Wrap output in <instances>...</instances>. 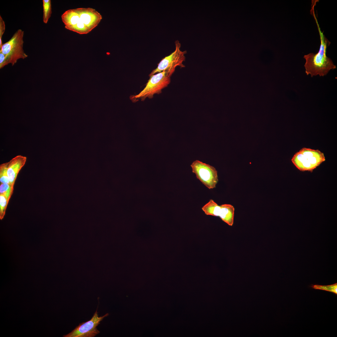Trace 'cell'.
Masks as SVG:
<instances>
[{
  "instance_id": "8fae6325",
  "label": "cell",
  "mask_w": 337,
  "mask_h": 337,
  "mask_svg": "<svg viewBox=\"0 0 337 337\" xmlns=\"http://www.w3.org/2000/svg\"><path fill=\"white\" fill-rule=\"evenodd\" d=\"M43 20L46 24L51 17L52 13L51 1V0H43Z\"/></svg>"
},
{
  "instance_id": "9a60e30c",
  "label": "cell",
  "mask_w": 337,
  "mask_h": 337,
  "mask_svg": "<svg viewBox=\"0 0 337 337\" xmlns=\"http://www.w3.org/2000/svg\"><path fill=\"white\" fill-rule=\"evenodd\" d=\"M311 287L315 289H320L327 291H329L333 292L336 295L337 294V283L334 284L327 286L314 285H312Z\"/></svg>"
},
{
  "instance_id": "ba28073f",
  "label": "cell",
  "mask_w": 337,
  "mask_h": 337,
  "mask_svg": "<svg viewBox=\"0 0 337 337\" xmlns=\"http://www.w3.org/2000/svg\"><path fill=\"white\" fill-rule=\"evenodd\" d=\"M202 209L207 215L219 217L229 225H233L235 209L231 204L219 205L213 200L210 199Z\"/></svg>"
},
{
  "instance_id": "5b68a950",
  "label": "cell",
  "mask_w": 337,
  "mask_h": 337,
  "mask_svg": "<svg viewBox=\"0 0 337 337\" xmlns=\"http://www.w3.org/2000/svg\"><path fill=\"white\" fill-rule=\"evenodd\" d=\"M24 32L18 29L7 42L3 44L0 48V52L3 54L8 64L13 66L17 60L24 59L28 56L23 48Z\"/></svg>"
},
{
  "instance_id": "e0dca14e",
  "label": "cell",
  "mask_w": 337,
  "mask_h": 337,
  "mask_svg": "<svg viewBox=\"0 0 337 337\" xmlns=\"http://www.w3.org/2000/svg\"><path fill=\"white\" fill-rule=\"evenodd\" d=\"M8 64L5 55L0 52V68L2 69Z\"/></svg>"
},
{
  "instance_id": "6da1fadb",
  "label": "cell",
  "mask_w": 337,
  "mask_h": 337,
  "mask_svg": "<svg viewBox=\"0 0 337 337\" xmlns=\"http://www.w3.org/2000/svg\"><path fill=\"white\" fill-rule=\"evenodd\" d=\"M315 4H312L310 14L315 20L319 32L320 40L319 50L316 53H310L305 55L303 57L305 60L304 65L306 75L310 74L311 77L319 75L323 76L326 75L331 70L336 68L332 60L326 55L327 47L330 42L325 37L320 29L314 10Z\"/></svg>"
},
{
  "instance_id": "277c9868",
  "label": "cell",
  "mask_w": 337,
  "mask_h": 337,
  "mask_svg": "<svg viewBox=\"0 0 337 337\" xmlns=\"http://www.w3.org/2000/svg\"><path fill=\"white\" fill-rule=\"evenodd\" d=\"M172 74L164 71L149 76L144 88L138 95L132 96L130 99L134 102L139 99L144 101L147 98H153L154 94L161 93L162 90L170 83Z\"/></svg>"
},
{
  "instance_id": "4fadbf2b",
  "label": "cell",
  "mask_w": 337,
  "mask_h": 337,
  "mask_svg": "<svg viewBox=\"0 0 337 337\" xmlns=\"http://www.w3.org/2000/svg\"><path fill=\"white\" fill-rule=\"evenodd\" d=\"M7 162L2 164L0 165V183H6L11 184L7 174Z\"/></svg>"
},
{
  "instance_id": "5bb4252c",
  "label": "cell",
  "mask_w": 337,
  "mask_h": 337,
  "mask_svg": "<svg viewBox=\"0 0 337 337\" xmlns=\"http://www.w3.org/2000/svg\"><path fill=\"white\" fill-rule=\"evenodd\" d=\"M9 202L4 195L0 194V219L2 220L4 217Z\"/></svg>"
},
{
  "instance_id": "9c48e42d",
  "label": "cell",
  "mask_w": 337,
  "mask_h": 337,
  "mask_svg": "<svg viewBox=\"0 0 337 337\" xmlns=\"http://www.w3.org/2000/svg\"><path fill=\"white\" fill-rule=\"evenodd\" d=\"M97 310L91 319L85 322L80 323L71 332L63 336L64 337H94L100 332L97 326L100 324L103 319L108 316V313L102 316L99 317Z\"/></svg>"
},
{
  "instance_id": "7a4b0ae2",
  "label": "cell",
  "mask_w": 337,
  "mask_h": 337,
  "mask_svg": "<svg viewBox=\"0 0 337 337\" xmlns=\"http://www.w3.org/2000/svg\"><path fill=\"white\" fill-rule=\"evenodd\" d=\"M65 28L80 34H87L99 24L101 15L95 9L79 8L68 10L61 16Z\"/></svg>"
},
{
  "instance_id": "3957f363",
  "label": "cell",
  "mask_w": 337,
  "mask_h": 337,
  "mask_svg": "<svg viewBox=\"0 0 337 337\" xmlns=\"http://www.w3.org/2000/svg\"><path fill=\"white\" fill-rule=\"evenodd\" d=\"M325 160L323 153L318 149L303 148L294 155L291 161L301 171H313Z\"/></svg>"
},
{
  "instance_id": "7c38bea8",
  "label": "cell",
  "mask_w": 337,
  "mask_h": 337,
  "mask_svg": "<svg viewBox=\"0 0 337 337\" xmlns=\"http://www.w3.org/2000/svg\"><path fill=\"white\" fill-rule=\"evenodd\" d=\"M14 186L6 183H1L0 185V194L4 195L8 201L9 200L13 193Z\"/></svg>"
},
{
  "instance_id": "30bf717a",
  "label": "cell",
  "mask_w": 337,
  "mask_h": 337,
  "mask_svg": "<svg viewBox=\"0 0 337 337\" xmlns=\"http://www.w3.org/2000/svg\"><path fill=\"white\" fill-rule=\"evenodd\" d=\"M27 159L26 157L19 155L7 162V174L10 183L12 186H14L17 175L25 164Z\"/></svg>"
},
{
  "instance_id": "52a82bcc",
  "label": "cell",
  "mask_w": 337,
  "mask_h": 337,
  "mask_svg": "<svg viewBox=\"0 0 337 337\" xmlns=\"http://www.w3.org/2000/svg\"><path fill=\"white\" fill-rule=\"evenodd\" d=\"M190 166L197 178L206 187L209 189L216 187L218 180L217 171L214 167L198 160Z\"/></svg>"
},
{
  "instance_id": "2e32d148",
  "label": "cell",
  "mask_w": 337,
  "mask_h": 337,
  "mask_svg": "<svg viewBox=\"0 0 337 337\" xmlns=\"http://www.w3.org/2000/svg\"><path fill=\"white\" fill-rule=\"evenodd\" d=\"M5 29V25L4 21L1 16H0V48H1L3 44L2 41V37Z\"/></svg>"
},
{
  "instance_id": "8992f818",
  "label": "cell",
  "mask_w": 337,
  "mask_h": 337,
  "mask_svg": "<svg viewBox=\"0 0 337 337\" xmlns=\"http://www.w3.org/2000/svg\"><path fill=\"white\" fill-rule=\"evenodd\" d=\"M175 43V50L170 55L163 58L158 64L157 67L152 71L149 76L164 71L173 74L177 67L180 66L181 68L185 67L183 62L185 61L186 51L181 50V44L178 41H176Z\"/></svg>"
}]
</instances>
